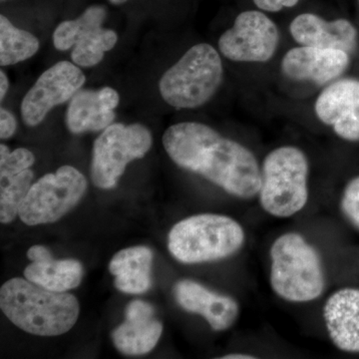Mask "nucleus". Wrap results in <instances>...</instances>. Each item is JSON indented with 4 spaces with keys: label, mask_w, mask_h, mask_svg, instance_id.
Returning a JSON list of instances; mask_svg holds the SVG:
<instances>
[{
    "label": "nucleus",
    "mask_w": 359,
    "mask_h": 359,
    "mask_svg": "<svg viewBox=\"0 0 359 359\" xmlns=\"http://www.w3.org/2000/svg\"><path fill=\"white\" fill-rule=\"evenodd\" d=\"M358 2H359V0H358Z\"/></svg>",
    "instance_id": "31"
},
{
    "label": "nucleus",
    "mask_w": 359,
    "mask_h": 359,
    "mask_svg": "<svg viewBox=\"0 0 359 359\" xmlns=\"http://www.w3.org/2000/svg\"><path fill=\"white\" fill-rule=\"evenodd\" d=\"M9 89V79L4 70L0 71V100H4Z\"/></svg>",
    "instance_id": "27"
},
{
    "label": "nucleus",
    "mask_w": 359,
    "mask_h": 359,
    "mask_svg": "<svg viewBox=\"0 0 359 359\" xmlns=\"http://www.w3.org/2000/svg\"><path fill=\"white\" fill-rule=\"evenodd\" d=\"M85 82L83 71L72 61L52 65L23 97L20 106L23 123L28 127L39 126L52 109L70 101Z\"/></svg>",
    "instance_id": "11"
},
{
    "label": "nucleus",
    "mask_w": 359,
    "mask_h": 359,
    "mask_svg": "<svg viewBox=\"0 0 359 359\" xmlns=\"http://www.w3.org/2000/svg\"><path fill=\"white\" fill-rule=\"evenodd\" d=\"M255 6L266 13H280L283 9L292 8L301 0H252Z\"/></svg>",
    "instance_id": "25"
},
{
    "label": "nucleus",
    "mask_w": 359,
    "mask_h": 359,
    "mask_svg": "<svg viewBox=\"0 0 359 359\" xmlns=\"http://www.w3.org/2000/svg\"><path fill=\"white\" fill-rule=\"evenodd\" d=\"M152 145V133L145 125L111 124L94 141L90 168L94 185L103 190L115 188L127 165L145 157Z\"/></svg>",
    "instance_id": "7"
},
{
    "label": "nucleus",
    "mask_w": 359,
    "mask_h": 359,
    "mask_svg": "<svg viewBox=\"0 0 359 359\" xmlns=\"http://www.w3.org/2000/svg\"><path fill=\"white\" fill-rule=\"evenodd\" d=\"M106 18L105 7L92 6L76 20L62 21L52 35L54 47L59 51L71 49V60L79 67H94L118 42L117 33L103 27Z\"/></svg>",
    "instance_id": "9"
},
{
    "label": "nucleus",
    "mask_w": 359,
    "mask_h": 359,
    "mask_svg": "<svg viewBox=\"0 0 359 359\" xmlns=\"http://www.w3.org/2000/svg\"><path fill=\"white\" fill-rule=\"evenodd\" d=\"M280 39L275 21L262 11H247L219 36L218 48L233 62L266 63L275 56Z\"/></svg>",
    "instance_id": "10"
},
{
    "label": "nucleus",
    "mask_w": 359,
    "mask_h": 359,
    "mask_svg": "<svg viewBox=\"0 0 359 359\" xmlns=\"http://www.w3.org/2000/svg\"><path fill=\"white\" fill-rule=\"evenodd\" d=\"M271 256V289L290 302L318 299L325 287L320 254L302 235L287 233L275 241Z\"/></svg>",
    "instance_id": "3"
},
{
    "label": "nucleus",
    "mask_w": 359,
    "mask_h": 359,
    "mask_svg": "<svg viewBox=\"0 0 359 359\" xmlns=\"http://www.w3.org/2000/svg\"><path fill=\"white\" fill-rule=\"evenodd\" d=\"M340 208L347 219L359 230V176L347 184L342 194Z\"/></svg>",
    "instance_id": "23"
},
{
    "label": "nucleus",
    "mask_w": 359,
    "mask_h": 359,
    "mask_svg": "<svg viewBox=\"0 0 359 359\" xmlns=\"http://www.w3.org/2000/svg\"><path fill=\"white\" fill-rule=\"evenodd\" d=\"M174 295L182 309L200 314L212 330L224 332L236 323L238 316V302L228 295L217 294L191 280H182L174 287Z\"/></svg>",
    "instance_id": "16"
},
{
    "label": "nucleus",
    "mask_w": 359,
    "mask_h": 359,
    "mask_svg": "<svg viewBox=\"0 0 359 359\" xmlns=\"http://www.w3.org/2000/svg\"><path fill=\"white\" fill-rule=\"evenodd\" d=\"M40 48L39 39L32 32L16 27L0 15V65L11 66L33 57Z\"/></svg>",
    "instance_id": "21"
},
{
    "label": "nucleus",
    "mask_w": 359,
    "mask_h": 359,
    "mask_svg": "<svg viewBox=\"0 0 359 359\" xmlns=\"http://www.w3.org/2000/svg\"><path fill=\"white\" fill-rule=\"evenodd\" d=\"M0 309L14 325L39 337L66 334L74 327L80 313L74 295L52 292L21 278L2 285Z\"/></svg>",
    "instance_id": "2"
},
{
    "label": "nucleus",
    "mask_w": 359,
    "mask_h": 359,
    "mask_svg": "<svg viewBox=\"0 0 359 359\" xmlns=\"http://www.w3.org/2000/svg\"><path fill=\"white\" fill-rule=\"evenodd\" d=\"M223 80V60L219 51L211 44L198 43L162 75L160 95L175 109H196L216 95Z\"/></svg>",
    "instance_id": "4"
},
{
    "label": "nucleus",
    "mask_w": 359,
    "mask_h": 359,
    "mask_svg": "<svg viewBox=\"0 0 359 359\" xmlns=\"http://www.w3.org/2000/svg\"><path fill=\"white\" fill-rule=\"evenodd\" d=\"M254 355H250V354H244V353H233V354H226V356H223L222 359H255Z\"/></svg>",
    "instance_id": "28"
},
{
    "label": "nucleus",
    "mask_w": 359,
    "mask_h": 359,
    "mask_svg": "<svg viewBox=\"0 0 359 359\" xmlns=\"http://www.w3.org/2000/svg\"><path fill=\"white\" fill-rule=\"evenodd\" d=\"M25 278L56 292L76 289L83 278V266L76 259H47L26 266Z\"/></svg>",
    "instance_id": "20"
},
{
    "label": "nucleus",
    "mask_w": 359,
    "mask_h": 359,
    "mask_svg": "<svg viewBox=\"0 0 359 359\" xmlns=\"http://www.w3.org/2000/svg\"><path fill=\"white\" fill-rule=\"evenodd\" d=\"M27 257L32 262L47 261L53 259L50 250L41 245H35L27 250Z\"/></svg>",
    "instance_id": "26"
},
{
    "label": "nucleus",
    "mask_w": 359,
    "mask_h": 359,
    "mask_svg": "<svg viewBox=\"0 0 359 359\" xmlns=\"http://www.w3.org/2000/svg\"><path fill=\"white\" fill-rule=\"evenodd\" d=\"M290 34L306 46L339 49L351 55L358 48V29L344 18L328 21L318 14L302 13L290 22Z\"/></svg>",
    "instance_id": "15"
},
{
    "label": "nucleus",
    "mask_w": 359,
    "mask_h": 359,
    "mask_svg": "<svg viewBox=\"0 0 359 359\" xmlns=\"http://www.w3.org/2000/svg\"><path fill=\"white\" fill-rule=\"evenodd\" d=\"M126 320L112 332L116 348L126 355H144L152 351L161 339L163 325L155 318L152 304L141 299L130 302L125 309Z\"/></svg>",
    "instance_id": "17"
},
{
    "label": "nucleus",
    "mask_w": 359,
    "mask_h": 359,
    "mask_svg": "<svg viewBox=\"0 0 359 359\" xmlns=\"http://www.w3.org/2000/svg\"><path fill=\"white\" fill-rule=\"evenodd\" d=\"M2 1H4V0H2Z\"/></svg>",
    "instance_id": "30"
},
{
    "label": "nucleus",
    "mask_w": 359,
    "mask_h": 359,
    "mask_svg": "<svg viewBox=\"0 0 359 359\" xmlns=\"http://www.w3.org/2000/svg\"><path fill=\"white\" fill-rule=\"evenodd\" d=\"M244 229L230 217L201 214L180 221L171 229L168 248L180 263L219 261L235 255L245 244Z\"/></svg>",
    "instance_id": "5"
},
{
    "label": "nucleus",
    "mask_w": 359,
    "mask_h": 359,
    "mask_svg": "<svg viewBox=\"0 0 359 359\" xmlns=\"http://www.w3.org/2000/svg\"><path fill=\"white\" fill-rule=\"evenodd\" d=\"M163 146L182 169L201 175L233 197L259 195L262 169L245 146L200 122H180L164 132Z\"/></svg>",
    "instance_id": "1"
},
{
    "label": "nucleus",
    "mask_w": 359,
    "mask_h": 359,
    "mask_svg": "<svg viewBox=\"0 0 359 359\" xmlns=\"http://www.w3.org/2000/svg\"><path fill=\"white\" fill-rule=\"evenodd\" d=\"M34 173L26 169L18 174L0 176V222L11 224L18 216L21 203L32 186Z\"/></svg>",
    "instance_id": "22"
},
{
    "label": "nucleus",
    "mask_w": 359,
    "mask_h": 359,
    "mask_svg": "<svg viewBox=\"0 0 359 359\" xmlns=\"http://www.w3.org/2000/svg\"><path fill=\"white\" fill-rule=\"evenodd\" d=\"M323 318L330 339L346 353H359V290L341 289L328 297Z\"/></svg>",
    "instance_id": "18"
},
{
    "label": "nucleus",
    "mask_w": 359,
    "mask_h": 359,
    "mask_svg": "<svg viewBox=\"0 0 359 359\" xmlns=\"http://www.w3.org/2000/svg\"><path fill=\"white\" fill-rule=\"evenodd\" d=\"M259 192L262 208L276 218H290L301 212L309 200V159L294 146L269 152L262 165Z\"/></svg>",
    "instance_id": "6"
},
{
    "label": "nucleus",
    "mask_w": 359,
    "mask_h": 359,
    "mask_svg": "<svg viewBox=\"0 0 359 359\" xmlns=\"http://www.w3.org/2000/svg\"><path fill=\"white\" fill-rule=\"evenodd\" d=\"M87 186L86 178L76 168L60 167L32 184L18 216L27 226L55 223L76 207Z\"/></svg>",
    "instance_id": "8"
},
{
    "label": "nucleus",
    "mask_w": 359,
    "mask_h": 359,
    "mask_svg": "<svg viewBox=\"0 0 359 359\" xmlns=\"http://www.w3.org/2000/svg\"><path fill=\"white\" fill-rule=\"evenodd\" d=\"M18 129V120L15 116L6 109L0 108V138L1 140H7L15 134Z\"/></svg>",
    "instance_id": "24"
},
{
    "label": "nucleus",
    "mask_w": 359,
    "mask_h": 359,
    "mask_svg": "<svg viewBox=\"0 0 359 359\" xmlns=\"http://www.w3.org/2000/svg\"><path fill=\"white\" fill-rule=\"evenodd\" d=\"M119 103V93L111 87L79 90L66 110V127L75 135L103 131L114 122Z\"/></svg>",
    "instance_id": "14"
},
{
    "label": "nucleus",
    "mask_w": 359,
    "mask_h": 359,
    "mask_svg": "<svg viewBox=\"0 0 359 359\" xmlns=\"http://www.w3.org/2000/svg\"><path fill=\"white\" fill-rule=\"evenodd\" d=\"M152 250L144 245L128 248L118 252L109 264V271L115 276L114 285L125 294H140L148 292L151 285Z\"/></svg>",
    "instance_id": "19"
},
{
    "label": "nucleus",
    "mask_w": 359,
    "mask_h": 359,
    "mask_svg": "<svg viewBox=\"0 0 359 359\" xmlns=\"http://www.w3.org/2000/svg\"><path fill=\"white\" fill-rule=\"evenodd\" d=\"M128 0H109L110 4H114V6H120V4H125Z\"/></svg>",
    "instance_id": "29"
},
{
    "label": "nucleus",
    "mask_w": 359,
    "mask_h": 359,
    "mask_svg": "<svg viewBox=\"0 0 359 359\" xmlns=\"http://www.w3.org/2000/svg\"><path fill=\"white\" fill-rule=\"evenodd\" d=\"M351 65V54L339 49L299 45L283 55L280 70L299 82L328 85L339 79Z\"/></svg>",
    "instance_id": "13"
},
{
    "label": "nucleus",
    "mask_w": 359,
    "mask_h": 359,
    "mask_svg": "<svg viewBox=\"0 0 359 359\" xmlns=\"http://www.w3.org/2000/svg\"><path fill=\"white\" fill-rule=\"evenodd\" d=\"M313 108L318 119L339 138L359 141V79L339 78L327 85Z\"/></svg>",
    "instance_id": "12"
}]
</instances>
